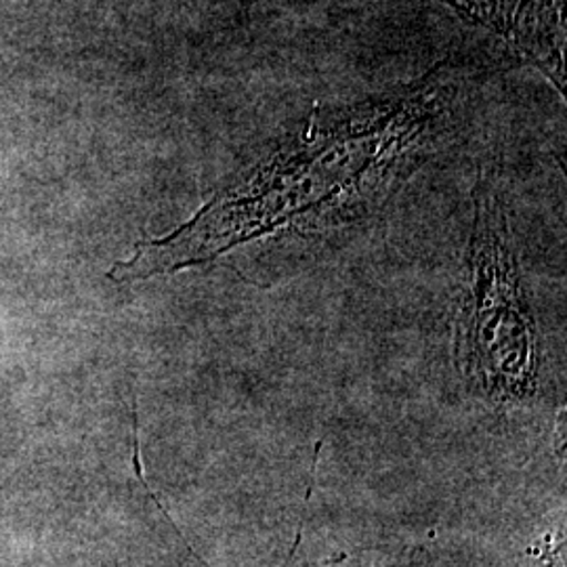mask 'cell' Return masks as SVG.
Returning a JSON list of instances; mask_svg holds the SVG:
<instances>
[{
  "label": "cell",
  "mask_w": 567,
  "mask_h": 567,
  "mask_svg": "<svg viewBox=\"0 0 567 567\" xmlns=\"http://www.w3.org/2000/svg\"><path fill=\"white\" fill-rule=\"evenodd\" d=\"M468 364L487 386L524 393L534 377V332L503 200L480 187L468 244Z\"/></svg>",
  "instance_id": "obj_2"
},
{
  "label": "cell",
  "mask_w": 567,
  "mask_h": 567,
  "mask_svg": "<svg viewBox=\"0 0 567 567\" xmlns=\"http://www.w3.org/2000/svg\"><path fill=\"white\" fill-rule=\"evenodd\" d=\"M456 89L440 65L400 95L318 124L244 173L171 236L142 243L110 269L118 282L210 264L278 231H322L372 215L421 163L444 126Z\"/></svg>",
  "instance_id": "obj_1"
}]
</instances>
